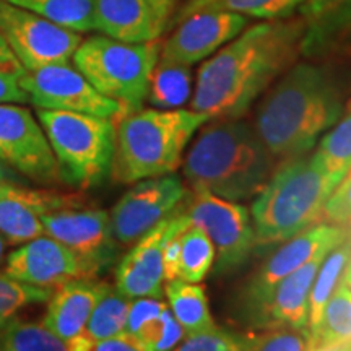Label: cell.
I'll use <instances>...</instances> for the list:
<instances>
[{"label":"cell","mask_w":351,"mask_h":351,"mask_svg":"<svg viewBox=\"0 0 351 351\" xmlns=\"http://www.w3.org/2000/svg\"><path fill=\"white\" fill-rule=\"evenodd\" d=\"M317 155L337 186L351 168V104L317 143Z\"/></svg>","instance_id":"4dcf8cb0"},{"label":"cell","mask_w":351,"mask_h":351,"mask_svg":"<svg viewBox=\"0 0 351 351\" xmlns=\"http://www.w3.org/2000/svg\"><path fill=\"white\" fill-rule=\"evenodd\" d=\"M348 231L335 223H317L307 228L295 238L285 241L278 251L267 258L254 271L239 296V314L243 320L249 319L269 291L285 276L315 258L326 257L335 245L346 239Z\"/></svg>","instance_id":"8fae6325"},{"label":"cell","mask_w":351,"mask_h":351,"mask_svg":"<svg viewBox=\"0 0 351 351\" xmlns=\"http://www.w3.org/2000/svg\"><path fill=\"white\" fill-rule=\"evenodd\" d=\"M186 195L182 179L174 173L134 182L109 213L114 238L122 245L137 243L158 223L169 218Z\"/></svg>","instance_id":"4fadbf2b"},{"label":"cell","mask_w":351,"mask_h":351,"mask_svg":"<svg viewBox=\"0 0 351 351\" xmlns=\"http://www.w3.org/2000/svg\"><path fill=\"white\" fill-rule=\"evenodd\" d=\"M212 121L194 109H138L122 116L116 129L111 176L121 184L173 174L202 125Z\"/></svg>","instance_id":"5b68a950"},{"label":"cell","mask_w":351,"mask_h":351,"mask_svg":"<svg viewBox=\"0 0 351 351\" xmlns=\"http://www.w3.org/2000/svg\"><path fill=\"white\" fill-rule=\"evenodd\" d=\"M82 205L83 200L78 195L3 182L0 186V234L7 243L23 244L44 234L43 215Z\"/></svg>","instance_id":"e0dca14e"},{"label":"cell","mask_w":351,"mask_h":351,"mask_svg":"<svg viewBox=\"0 0 351 351\" xmlns=\"http://www.w3.org/2000/svg\"><path fill=\"white\" fill-rule=\"evenodd\" d=\"M132 300L119 293L116 287L108 285L103 296L96 302L93 313L88 319L85 332L67 343L70 351H90L96 341L108 339L125 330L127 315H129Z\"/></svg>","instance_id":"603a6c76"},{"label":"cell","mask_w":351,"mask_h":351,"mask_svg":"<svg viewBox=\"0 0 351 351\" xmlns=\"http://www.w3.org/2000/svg\"><path fill=\"white\" fill-rule=\"evenodd\" d=\"M44 234L62 243L77 257L82 278H96L116 262L119 243L111 217L99 208H64L41 217Z\"/></svg>","instance_id":"9c48e42d"},{"label":"cell","mask_w":351,"mask_h":351,"mask_svg":"<svg viewBox=\"0 0 351 351\" xmlns=\"http://www.w3.org/2000/svg\"><path fill=\"white\" fill-rule=\"evenodd\" d=\"M245 351H311L313 339L307 328H267L244 333Z\"/></svg>","instance_id":"836d02e7"},{"label":"cell","mask_w":351,"mask_h":351,"mask_svg":"<svg viewBox=\"0 0 351 351\" xmlns=\"http://www.w3.org/2000/svg\"><path fill=\"white\" fill-rule=\"evenodd\" d=\"M301 56L327 60L351 47V0H302Z\"/></svg>","instance_id":"44dd1931"},{"label":"cell","mask_w":351,"mask_h":351,"mask_svg":"<svg viewBox=\"0 0 351 351\" xmlns=\"http://www.w3.org/2000/svg\"><path fill=\"white\" fill-rule=\"evenodd\" d=\"M192 95L191 67L156 64L148 88L147 99L160 109H178L187 103Z\"/></svg>","instance_id":"f1b7e54d"},{"label":"cell","mask_w":351,"mask_h":351,"mask_svg":"<svg viewBox=\"0 0 351 351\" xmlns=\"http://www.w3.org/2000/svg\"><path fill=\"white\" fill-rule=\"evenodd\" d=\"M3 274L19 282L49 288L82 278L77 257L62 243L47 234L26 241L21 247L8 254Z\"/></svg>","instance_id":"d6986e66"},{"label":"cell","mask_w":351,"mask_h":351,"mask_svg":"<svg viewBox=\"0 0 351 351\" xmlns=\"http://www.w3.org/2000/svg\"><path fill=\"white\" fill-rule=\"evenodd\" d=\"M0 160L36 182L49 184L60 178L41 124L20 104L0 103Z\"/></svg>","instance_id":"5bb4252c"},{"label":"cell","mask_w":351,"mask_h":351,"mask_svg":"<svg viewBox=\"0 0 351 351\" xmlns=\"http://www.w3.org/2000/svg\"><path fill=\"white\" fill-rule=\"evenodd\" d=\"M160 49V64L192 67L204 62L249 25L244 15L226 10H199L176 21Z\"/></svg>","instance_id":"9a60e30c"},{"label":"cell","mask_w":351,"mask_h":351,"mask_svg":"<svg viewBox=\"0 0 351 351\" xmlns=\"http://www.w3.org/2000/svg\"><path fill=\"white\" fill-rule=\"evenodd\" d=\"M0 36L26 70L69 64L83 41L80 33L7 0H0Z\"/></svg>","instance_id":"ba28073f"},{"label":"cell","mask_w":351,"mask_h":351,"mask_svg":"<svg viewBox=\"0 0 351 351\" xmlns=\"http://www.w3.org/2000/svg\"><path fill=\"white\" fill-rule=\"evenodd\" d=\"M36 12L44 19L72 29L88 33L95 29V0H7Z\"/></svg>","instance_id":"83f0119b"},{"label":"cell","mask_w":351,"mask_h":351,"mask_svg":"<svg viewBox=\"0 0 351 351\" xmlns=\"http://www.w3.org/2000/svg\"><path fill=\"white\" fill-rule=\"evenodd\" d=\"M52 291L54 288L23 283L7 274H0V327L16 317L25 307L49 301Z\"/></svg>","instance_id":"d6a6232c"},{"label":"cell","mask_w":351,"mask_h":351,"mask_svg":"<svg viewBox=\"0 0 351 351\" xmlns=\"http://www.w3.org/2000/svg\"><path fill=\"white\" fill-rule=\"evenodd\" d=\"M2 184H3V182H2V181H0V186H2Z\"/></svg>","instance_id":"ee69618b"},{"label":"cell","mask_w":351,"mask_h":351,"mask_svg":"<svg viewBox=\"0 0 351 351\" xmlns=\"http://www.w3.org/2000/svg\"><path fill=\"white\" fill-rule=\"evenodd\" d=\"M309 333L314 350H351V288L343 278L328 298L317 326Z\"/></svg>","instance_id":"cb8c5ba5"},{"label":"cell","mask_w":351,"mask_h":351,"mask_svg":"<svg viewBox=\"0 0 351 351\" xmlns=\"http://www.w3.org/2000/svg\"><path fill=\"white\" fill-rule=\"evenodd\" d=\"M176 8L178 0H95V32L127 43L158 41Z\"/></svg>","instance_id":"2e32d148"},{"label":"cell","mask_w":351,"mask_h":351,"mask_svg":"<svg viewBox=\"0 0 351 351\" xmlns=\"http://www.w3.org/2000/svg\"><path fill=\"white\" fill-rule=\"evenodd\" d=\"M21 86L29 103L38 109L91 114L119 121L125 116L117 101L106 98L70 64H54L36 70H26Z\"/></svg>","instance_id":"7c38bea8"},{"label":"cell","mask_w":351,"mask_h":351,"mask_svg":"<svg viewBox=\"0 0 351 351\" xmlns=\"http://www.w3.org/2000/svg\"><path fill=\"white\" fill-rule=\"evenodd\" d=\"M184 335H186V332L171 313L169 306H166L163 313L145 324L135 333V337L143 346V351L174 350L179 345V341L184 339Z\"/></svg>","instance_id":"e575fe53"},{"label":"cell","mask_w":351,"mask_h":351,"mask_svg":"<svg viewBox=\"0 0 351 351\" xmlns=\"http://www.w3.org/2000/svg\"><path fill=\"white\" fill-rule=\"evenodd\" d=\"M322 218H326L328 223L341 226L351 223V168L328 197Z\"/></svg>","instance_id":"74e56055"},{"label":"cell","mask_w":351,"mask_h":351,"mask_svg":"<svg viewBox=\"0 0 351 351\" xmlns=\"http://www.w3.org/2000/svg\"><path fill=\"white\" fill-rule=\"evenodd\" d=\"M95 351H143V346L134 333L122 330L116 335L108 337L96 341L93 345Z\"/></svg>","instance_id":"f35d334b"},{"label":"cell","mask_w":351,"mask_h":351,"mask_svg":"<svg viewBox=\"0 0 351 351\" xmlns=\"http://www.w3.org/2000/svg\"><path fill=\"white\" fill-rule=\"evenodd\" d=\"M25 73L23 64L0 36V103H29L28 93L21 86Z\"/></svg>","instance_id":"d590c367"},{"label":"cell","mask_w":351,"mask_h":351,"mask_svg":"<svg viewBox=\"0 0 351 351\" xmlns=\"http://www.w3.org/2000/svg\"><path fill=\"white\" fill-rule=\"evenodd\" d=\"M160 49L158 41L127 43L98 34L82 41L72 59L101 95L117 101L129 114L142 109L147 99Z\"/></svg>","instance_id":"52a82bcc"},{"label":"cell","mask_w":351,"mask_h":351,"mask_svg":"<svg viewBox=\"0 0 351 351\" xmlns=\"http://www.w3.org/2000/svg\"><path fill=\"white\" fill-rule=\"evenodd\" d=\"M108 283L73 278L54 288L43 324L65 343L85 332L86 322Z\"/></svg>","instance_id":"7402d4cb"},{"label":"cell","mask_w":351,"mask_h":351,"mask_svg":"<svg viewBox=\"0 0 351 351\" xmlns=\"http://www.w3.org/2000/svg\"><path fill=\"white\" fill-rule=\"evenodd\" d=\"M0 350L3 351H64L67 343L44 324L23 322L13 317L0 327Z\"/></svg>","instance_id":"f546056e"},{"label":"cell","mask_w":351,"mask_h":351,"mask_svg":"<svg viewBox=\"0 0 351 351\" xmlns=\"http://www.w3.org/2000/svg\"><path fill=\"white\" fill-rule=\"evenodd\" d=\"M192 225L207 232L215 247V274L230 275L247 262L254 245V226L247 207L217 195L195 192L187 207Z\"/></svg>","instance_id":"30bf717a"},{"label":"cell","mask_w":351,"mask_h":351,"mask_svg":"<svg viewBox=\"0 0 351 351\" xmlns=\"http://www.w3.org/2000/svg\"><path fill=\"white\" fill-rule=\"evenodd\" d=\"M46 134L65 182L78 189L99 186L111 174L116 150V125L108 117L39 109Z\"/></svg>","instance_id":"8992f818"},{"label":"cell","mask_w":351,"mask_h":351,"mask_svg":"<svg viewBox=\"0 0 351 351\" xmlns=\"http://www.w3.org/2000/svg\"><path fill=\"white\" fill-rule=\"evenodd\" d=\"M0 181L10 184H23L25 178H21V174L19 176L15 169L10 168L7 163H3V161L0 160Z\"/></svg>","instance_id":"ab89813d"},{"label":"cell","mask_w":351,"mask_h":351,"mask_svg":"<svg viewBox=\"0 0 351 351\" xmlns=\"http://www.w3.org/2000/svg\"><path fill=\"white\" fill-rule=\"evenodd\" d=\"M345 111V83L324 60L293 64L257 108L258 137L276 161L306 155Z\"/></svg>","instance_id":"7a4b0ae2"},{"label":"cell","mask_w":351,"mask_h":351,"mask_svg":"<svg viewBox=\"0 0 351 351\" xmlns=\"http://www.w3.org/2000/svg\"><path fill=\"white\" fill-rule=\"evenodd\" d=\"M335 187L317 153L283 161L254 197L256 244H282L314 226Z\"/></svg>","instance_id":"277c9868"},{"label":"cell","mask_w":351,"mask_h":351,"mask_svg":"<svg viewBox=\"0 0 351 351\" xmlns=\"http://www.w3.org/2000/svg\"><path fill=\"white\" fill-rule=\"evenodd\" d=\"M174 350L179 351H245L244 333H236L223 327H210L189 333Z\"/></svg>","instance_id":"8d00e7d4"},{"label":"cell","mask_w":351,"mask_h":351,"mask_svg":"<svg viewBox=\"0 0 351 351\" xmlns=\"http://www.w3.org/2000/svg\"><path fill=\"white\" fill-rule=\"evenodd\" d=\"M301 3L302 0H186L176 13L173 25L199 10H226L247 19L282 20L295 15Z\"/></svg>","instance_id":"484cf974"},{"label":"cell","mask_w":351,"mask_h":351,"mask_svg":"<svg viewBox=\"0 0 351 351\" xmlns=\"http://www.w3.org/2000/svg\"><path fill=\"white\" fill-rule=\"evenodd\" d=\"M215 263V247L202 228L191 225L181 236L178 278L200 283Z\"/></svg>","instance_id":"1f68e13d"},{"label":"cell","mask_w":351,"mask_h":351,"mask_svg":"<svg viewBox=\"0 0 351 351\" xmlns=\"http://www.w3.org/2000/svg\"><path fill=\"white\" fill-rule=\"evenodd\" d=\"M343 282L351 288V257L348 258V263H346L345 271H343Z\"/></svg>","instance_id":"60d3db41"},{"label":"cell","mask_w":351,"mask_h":351,"mask_svg":"<svg viewBox=\"0 0 351 351\" xmlns=\"http://www.w3.org/2000/svg\"><path fill=\"white\" fill-rule=\"evenodd\" d=\"M348 239H350V243H351V231H348Z\"/></svg>","instance_id":"7bdbcfd3"},{"label":"cell","mask_w":351,"mask_h":351,"mask_svg":"<svg viewBox=\"0 0 351 351\" xmlns=\"http://www.w3.org/2000/svg\"><path fill=\"white\" fill-rule=\"evenodd\" d=\"M3 258H5V239L0 234V265L3 263Z\"/></svg>","instance_id":"b9f144b4"},{"label":"cell","mask_w":351,"mask_h":351,"mask_svg":"<svg viewBox=\"0 0 351 351\" xmlns=\"http://www.w3.org/2000/svg\"><path fill=\"white\" fill-rule=\"evenodd\" d=\"M173 226V215L143 234L121 258L116 269V289L135 298H160L163 295V247Z\"/></svg>","instance_id":"ffe728a7"},{"label":"cell","mask_w":351,"mask_h":351,"mask_svg":"<svg viewBox=\"0 0 351 351\" xmlns=\"http://www.w3.org/2000/svg\"><path fill=\"white\" fill-rule=\"evenodd\" d=\"M351 257V243L346 236L339 245L332 249L320 262L309 296V332L317 326L328 298L335 291L337 285L343 278V271Z\"/></svg>","instance_id":"4316f807"},{"label":"cell","mask_w":351,"mask_h":351,"mask_svg":"<svg viewBox=\"0 0 351 351\" xmlns=\"http://www.w3.org/2000/svg\"><path fill=\"white\" fill-rule=\"evenodd\" d=\"M275 163L254 125L230 117L204 127L184 160V176L194 192L244 202L262 191Z\"/></svg>","instance_id":"3957f363"},{"label":"cell","mask_w":351,"mask_h":351,"mask_svg":"<svg viewBox=\"0 0 351 351\" xmlns=\"http://www.w3.org/2000/svg\"><path fill=\"white\" fill-rule=\"evenodd\" d=\"M165 295L168 296L171 313L181 324L186 335L215 326L208 309V298L200 283L181 278L169 280L165 287Z\"/></svg>","instance_id":"d4e9b609"},{"label":"cell","mask_w":351,"mask_h":351,"mask_svg":"<svg viewBox=\"0 0 351 351\" xmlns=\"http://www.w3.org/2000/svg\"><path fill=\"white\" fill-rule=\"evenodd\" d=\"M324 257L280 280L257 309L245 320L247 326L258 330L267 328H307L309 330V296L315 274Z\"/></svg>","instance_id":"ac0fdd59"},{"label":"cell","mask_w":351,"mask_h":351,"mask_svg":"<svg viewBox=\"0 0 351 351\" xmlns=\"http://www.w3.org/2000/svg\"><path fill=\"white\" fill-rule=\"evenodd\" d=\"M302 33L304 23L295 15L245 26L202 64L191 109L210 119L243 117L254 101L296 62Z\"/></svg>","instance_id":"6da1fadb"}]
</instances>
